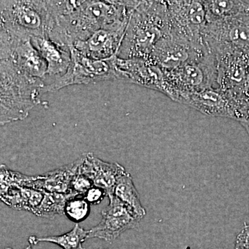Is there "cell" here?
<instances>
[{"label": "cell", "mask_w": 249, "mask_h": 249, "mask_svg": "<svg viewBox=\"0 0 249 249\" xmlns=\"http://www.w3.org/2000/svg\"><path fill=\"white\" fill-rule=\"evenodd\" d=\"M1 200L15 210L34 213L44 197L45 191L23 187L14 183L1 182Z\"/></svg>", "instance_id": "obj_18"}, {"label": "cell", "mask_w": 249, "mask_h": 249, "mask_svg": "<svg viewBox=\"0 0 249 249\" xmlns=\"http://www.w3.org/2000/svg\"><path fill=\"white\" fill-rule=\"evenodd\" d=\"M89 231L85 230L76 224L73 229L70 232L61 235L46 236L37 237L31 236L29 242L31 245H36L39 242H51L60 246L63 249H85L83 247V242L88 240Z\"/></svg>", "instance_id": "obj_20"}, {"label": "cell", "mask_w": 249, "mask_h": 249, "mask_svg": "<svg viewBox=\"0 0 249 249\" xmlns=\"http://www.w3.org/2000/svg\"><path fill=\"white\" fill-rule=\"evenodd\" d=\"M185 104L210 116L230 118L235 120L237 116L235 103L218 88H209L192 93Z\"/></svg>", "instance_id": "obj_16"}, {"label": "cell", "mask_w": 249, "mask_h": 249, "mask_svg": "<svg viewBox=\"0 0 249 249\" xmlns=\"http://www.w3.org/2000/svg\"><path fill=\"white\" fill-rule=\"evenodd\" d=\"M163 70L165 76L163 93L183 104L192 93L213 88L217 83V60L212 51L175 70Z\"/></svg>", "instance_id": "obj_4"}, {"label": "cell", "mask_w": 249, "mask_h": 249, "mask_svg": "<svg viewBox=\"0 0 249 249\" xmlns=\"http://www.w3.org/2000/svg\"><path fill=\"white\" fill-rule=\"evenodd\" d=\"M31 42L47 63L48 92L49 87L68 71L71 64V50L57 45L47 37H32Z\"/></svg>", "instance_id": "obj_17"}, {"label": "cell", "mask_w": 249, "mask_h": 249, "mask_svg": "<svg viewBox=\"0 0 249 249\" xmlns=\"http://www.w3.org/2000/svg\"><path fill=\"white\" fill-rule=\"evenodd\" d=\"M204 39L214 54L235 52L249 55V3L235 16L208 24Z\"/></svg>", "instance_id": "obj_6"}, {"label": "cell", "mask_w": 249, "mask_h": 249, "mask_svg": "<svg viewBox=\"0 0 249 249\" xmlns=\"http://www.w3.org/2000/svg\"><path fill=\"white\" fill-rule=\"evenodd\" d=\"M85 199H86L90 204H98L101 202L106 196V192L101 188L93 186L90 188L89 191L87 192L85 195Z\"/></svg>", "instance_id": "obj_25"}, {"label": "cell", "mask_w": 249, "mask_h": 249, "mask_svg": "<svg viewBox=\"0 0 249 249\" xmlns=\"http://www.w3.org/2000/svg\"><path fill=\"white\" fill-rule=\"evenodd\" d=\"M139 1H47V37L70 49L100 29L128 22Z\"/></svg>", "instance_id": "obj_1"}, {"label": "cell", "mask_w": 249, "mask_h": 249, "mask_svg": "<svg viewBox=\"0 0 249 249\" xmlns=\"http://www.w3.org/2000/svg\"><path fill=\"white\" fill-rule=\"evenodd\" d=\"M169 30L166 1H139L129 18L116 57L147 60Z\"/></svg>", "instance_id": "obj_3"}, {"label": "cell", "mask_w": 249, "mask_h": 249, "mask_svg": "<svg viewBox=\"0 0 249 249\" xmlns=\"http://www.w3.org/2000/svg\"><path fill=\"white\" fill-rule=\"evenodd\" d=\"M114 196L130 208L139 219H142L145 217L146 211L141 203L132 177L127 172L121 174L118 178L114 188Z\"/></svg>", "instance_id": "obj_19"}, {"label": "cell", "mask_w": 249, "mask_h": 249, "mask_svg": "<svg viewBox=\"0 0 249 249\" xmlns=\"http://www.w3.org/2000/svg\"><path fill=\"white\" fill-rule=\"evenodd\" d=\"M11 249V248H6V249ZM24 249H32V247H31V245H30L29 246H28L27 248Z\"/></svg>", "instance_id": "obj_28"}, {"label": "cell", "mask_w": 249, "mask_h": 249, "mask_svg": "<svg viewBox=\"0 0 249 249\" xmlns=\"http://www.w3.org/2000/svg\"><path fill=\"white\" fill-rule=\"evenodd\" d=\"M239 122L247 129V132L249 134V103L245 110L242 112Z\"/></svg>", "instance_id": "obj_27"}, {"label": "cell", "mask_w": 249, "mask_h": 249, "mask_svg": "<svg viewBox=\"0 0 249 249\" xmlns=\"http://www.w3.org/2000/svg\"><path fill=\"white\" fill-rule=\"evenodd\" d=\"M208 24L219 22L232 17L240 13L247 4V1H202Z\"/></svg>", "instance_id": "obj_21"}, {"label": "cell", "mask_w": 249, "mask_h": 249, "mask_svg": "<svg viewBox=\"0 0 249 249\" xmlns=\"http://www.w3.org/2000/svg\"><path fill=\"white\" fill-rule=\"evenodd\" d=\"M47 1L4 0L0 2V29L31 39L47 37Z\"/></svg>", "instance_id": "obj_5"}, {"label": "cell", "mask_w": 249, "mask_h": 249, "mask_svg": "<svg viewBox=\"0 0 249 249\" xmlns=\"http://www.w3.org/2000/svg\"><path fill=\"white\" fill-rule=\"evenodd\" d=\"M210 51L206 42L193 44L169 34L159 42L147 60L169 71L184 65L192 59L209 53Z\"/></svg>", "instance_id": "obj_10"}, {"label": "cell", "mask_w": 249, "mask_h": 249, "mask_svg": "<svg viewBox=\"0 0 249 249\" xmlns=\"http://www.w3.org/2000/svg\"><path fill=\"white\" fill-rule=\"evenodd\" d=\"M235 249H249V224H245L237 235Z\"/></svg>", "instance_id": "obj_26"}, {"label": "cell", "mask_w": 249, "mask_h": 249, "mask_svg": "<svg viewBox=\"0 0 249 249\" xmlns=\"http://www.w3.org/2000/svg\"><path fill=\"white\" fill-rule=\"evenodd\" d=\"M214 55L217 60L218 89L231 96L249 93V55L235 52Z\"/></svg>", "instance_id": "obj_9"}, {"label": "cell", "mask_w": 249, "mask_h": 249, "mask_svg": "<svg viewBox=\"0 0 249 249\" xmlns=\"http://www.w3.org/2000/svg\"></svg>", "instance_id": "obj_29"}, {"label": "cell", "mask_w": 249, "mask_h": 249, "mask_svg": "<svg viewBox=\"0 0 249 249\" xmlns=\"http://www.w3.org/2000/svg\"><path fill=\"white\" fill-rule=\"evenodd\" d=\"M83 160V155L73 163L39 176H28L11 170L8 175V179L11 183L38 191L62 194L73 193L72 182L79 173Z\"/></svg>", "instance_id": "obj_11"}, {"label": "cell", "mask_w": 249, "mask_h": 249, "mask_svg": "<svg viewBox=\"0 0 249 249\" xmlns=\"http://www.w3.org/2000/svg\"><path fill=\"white\" fill-rule=\"evenodd\" d=\"M79 196V195L75 193L62 194L45 192L42 202L34 214L38 217L47 218H53L58 214H65L67 201Z\"/></svg>", "instance_id": "obj_22"}, {"label": "cell", "mask_w": 249, "mask_h": 249, "mask_svg": "<svg viewBox=\"0 0 249 249\" xmlns=\"http://www.w3.org/2000/svg\"><path fill=\"white\" fill-rule=\"evenodd\" d=\"M84 160L80 173L92 181L93 186L106 192L108 198L114 196L118 178L126 170L117 163H107L100 160L92 153L83 155Z\"/></svg>", "instance_id": "obj_15"}, {"label": "cell", "mask_w": 249, "mask_h": 249, "mask_svg": "<svg viewBox=\"0 0 249 249\" xmlns=\"http://www.w3.org/2000/svg\"><path fill=\"white\" fill-rule=\"evenodd\" d=\"M93 186L92 181L79 173L76 175L71 184L72 193H77L80 196H85L87 192Z\"/></svg>", "instance_id": "obj_24"}, {"label": "cell", "mask_w": 249, "mask_h": 249, "mask_svg": "<svg viewBox=\"0 0 249 249\" xmlns=\"http://www.w3.org/2000/svg\"><path fill=\"white\" fill-rule=\"evenodd\" d=\"M128 22L118 23L100 29L89 38L75 44L72 47L85 56L95 60L114 58L120 49Z\"/></svg>", "instance_id": "obj_13"}, {"label": "cell", "mask_w": 249, "mask_h": 249, "mask_svg": "<svg viewBox=\"0 0 249 249\" xmlns=\"http://www.w3.org/2000/svg\"><path fill=\"white\" fill-rule=\"evenodd\" d=\"M89 203L84 197H75L67 201L65 214L73 222H80L88 217Z\"/></svg>", "instance_id": "obj_23"}, {"label": "cell", "mask_w": 249, "mask_h": 249, "mask_svg": "<svg viewBox=\"0 0 249 249\" xmlns=\"http://www.w3.org/2000/svg\"><path fill=\"white\" fill-rule=\"evenodd\" d=\"M169 34L193 44L205 42L207 18L202 1H166Z\"/></svg>", "instance_id": "obj_7"}, {"label": "cell", "mask_w": 249, "mask_h": 249, "mask_svg": "<svg viewBox=\"0 0 249 249\" xmlns=\"http://www.w3.org/2000/svg\"><path fill=\"white\" fill-rule=\"evenodd\" d=\"M117 79L163 92L164 71L150 60L114 58Z\"/></svg>", "instance_id": "obj_14"}, {"label": "cell", "mask_w": 249, "mask_h": 249, "mask_svg": "<svg viewBox=\"0 0 249 249\" xmlns=\"http://www.w3.org/2000/svg\"><path fill=\"white\" fill-rule=\"evenodd\" d=\"M70 50L71 64L68 71L49 87L48 92L73 85H88L117 79L114 64L116 56L108 60H95L85 56L73 47Z\"/></svg>", "instance_id": "obj_8"}, {"label": "cell", "mask_w": 249, "mask_h": 249, "mask_svg": "<svg viewBox=\"0 0 249 249\" xmlns=\"http://www.w3.org/2000/svg\"><path fill=\"white\" fill-rule=\"evenodd\" d=\"M109 204L101 212V222L89 231L88 239L113 242L125 231L137 227L142 220L115 196L109 197Z\"/></svg>", "instance_id": "obj_12"}, {"label": "cell", "mask_w": 249, "mask_h": 249, "mask_svg": "<svg viewBox=\"0 0 249 249\" xmlns=\"http://www.w3.org/2000/svg\"><path fill=\"white\" fill-rule=\"evenodd\" d=\"M47 67L18 51L0 53V124L22 121L47 93Z\"/></svg>", "instance_id": "obj_2"}]
</instances>
